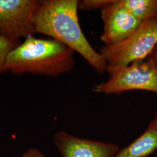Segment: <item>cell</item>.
Segmentation results:
<instances>
[{"mask_svg": "<svg viewBox=\"0 0 157 157\" xmlns=\"http://www.w3.org/2000/svg\"><path fill=\"white\" fill-rule=\"evenodd\" d=\"M78 0L41 1L35 13L36 33L48 36L78 52L98 73L107 70V63L100 52L90 44L81 28Z\"/></svg>", "mask_w": 157, "mask_h": 157, "instance_id": "obj_1", "label": "cell"}, {"mask_svg": "<svg viewBox=\"0 0 157 157\" xmlns=\"http://www.w3.org/2000/svg\"><path fill=\"white\" fill-rule=\"evenodd\" d=\"M73 53L72 49L56 40L32 36L10 52L6 69L16 75L30 73L56 77L73 69Z\"/></svg>", "mask_w": 157, "mask_h": 157, "instance_id": "obj_2", "label": "cell"}, {"mask_svg": "<svg viewBox=\"0 0 157 157\" xmlns=\"http://www.w3.org/2000/svg\"><path fill=\"white\" fill-rule=\"evenodd\" d=\"M157 45V17L141 23L127 38L112 45H104L100 53L107 67L126 66L132 62L144 60Z\"/></svg>", "mask_w": 157, "mask_h": 157, "instance_id": "obj_3", "label": "cell"}, {"mask_svg": "<svg viewBox=\"0 0 157 157\" xmlns=\"http://www.w3.org/2000/svg\"><path fill=\"white\" fill-rule=\"evenodd\" d=\"M106 71L109 78L94 86V93L109 95L141 90L157 93V67L147 59L124 67H107Z\"/></svg>", "mask_w": 157, "mask_h": 157, "instance_id": "obj_4", "label": "cell"}, {"mask_svg": "<svg viewBox=\"0 0 157 157\" xmlns=\"http://www.w3.org/2000/svg\"><path fill=\"white\" fill-rule=\"evenodd\" d=\"M41 2L0 0V36L19 41L34 36V17Z\"/></svg>", "mask_w": 157, "mask_h": 157, "instance_id": "obj_5", "label": "cell"}, {"mask_svg": "<svg viewBox=\"0 0 157 157\" xmlns=\"http://www.w3.org/2000/svg\"><path fill=\"white\" fill-rule=\"evenodd\" d=\"M104 29L100 39L104 45L118 43L127 38L139 27L141 22L119 0H111L101 9Z\"/></svg>", "mask_w": 157, "mask_h": 157, "instance_id": "obj_6", "label": "cell"}, {"mask_svg": "<svg viewBox=\"0 0 157 157\" xmlns=\"http://www.w3.org/2000/svg\"><path fill=\"white\" fill-rule=\"evenodd\" d=\"M54 140L62 157H114L120 150L117 144L78 137L63 130L56 132Z\"/></svg>", "mask_w": 157, "mask_h": 157, "instance_id": "obj_7", "label": "cell"}, {"mask_svg": "<svg viewBox=\"0 0 157 157\" xmlns=\"http://www.w3.org/2000/svg\"><path fill=\"white\" fill-rule=\"evenodd\" d=\"M157 150V111L145 131L114 157H147Z\"/></svg>", "mask_w": 157, "mask_h": 157, "instance_id": "obj_8", "label": "cell"}, {"mask_svg": "<svg viewBox=\"0 0 157 157\" xmlns=\"http://www.w3.org/2000/svg\"><path fill=\"white\" fill-rule=\"evenodd\" d=\"M119 2L141 22L157 17V0H119Z\"/></svg>", "mask_w": 157, "mask_h": 157, "instance_id": "obj_9", "label": "cell"}, {"mask_svg": "<svg viewBox=\"0 0 157 157\" xmlns=\"http://www.w3.org/2000/svg\"><path fill=\"white\" fill-rule=\"evenodd\" d=\"M21 43V41L10 39L0 36V75L6 73V62L8 54L17 46Z\"/></svg>", "mask_w": 157, "mask_h": 157, "instance_id": "obj_10", "label": "cell"}, {"mask_svg": "<svg viewBox=\"0 0 157 157\" xmlns=\"http://www.w3.org/2000/svg\"><path fill=\"white\" fill-rule=\"evenodd\" d=\"M111 0H82L78 1V9L83 11H90L101 9L111 2Z\"/></svg>", "mask_w": 157, "mask_h": 157, "instance_id": "obj_11", "label": "cell"}, {"mask_svg": "<svg viewBox=\"0 0 157 157\" xmlns=\"http://www.w3.org/2000/svg\"><path fill=\"white\" fill-rule=\"evenodd\" d=\"M21 157H48L37 149L36 148H29L27 151L24 152Z\"/></svg>", "mask_w": 157, "mask_h": 157, "instance_id": "obj_12", "label": "cell"}, {"mask_svg": "<svg viewBox=\"0 0 157 157\" xmlns=\"http://www.w3.org/2000/svg\"><path fill=\"white\" fill-rule=\"evenodd\" d=\"M147 59L152 62L157 67V45L152 52L151 54L147 58Z\"/></svg>", "mask_w": 157, "mask_h": 157, "instance_id": "obj_13", "label": "cell"}]
</instances>
